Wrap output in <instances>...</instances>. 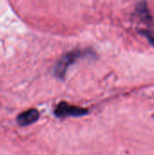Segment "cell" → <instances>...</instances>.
Masks as SVG:
<instances>
[{
    "label": "cell",
    "instance_id": "1",
    "mask_svg": "<svg viewBox=\"0 0 154 155\" xmlns=\"http://www.w3.org/2000/svg\"><path fill=\"white\" fill-rule=\"evenodd\" d=\"M90 55L93 56L94 53L89 49H74L65 53L62 57H60L54 68V75L59 79L64 80L65 78L68 68L73 64L82 58H85Z\"/></svg>",
    "mask_w": 154,
    "mask_h": 155
},
{
    "label": "cell",
    "instance_id": "3",
    "mask_svg": "<svg viewBox=\"0 0 154 155\" xmlns=\"http://www.w3.org/2000/svg\"><path fill=\"white\" fill-rule=\"evenodd\" d=\"M39 112L36 109L32 108L18 114L16 122L20 126H27L35 123L39 119Z\"/></svg>",
    "mask_w": 154,
    "mask_h": 155
},
{
    "label": "cell",
    "instance_id": "4",
    "mask_svg": "<svg viewBox=\"0 0 154 155\" xmlns=\"http://www.w3.org/2000/svg\"><path fill=\"white\" fill-rule=\"evenodd\" d=\"M143 35H144L150 41V43L154 45V32H151V31H147V32H143Z\"/></svg>",
    "mask_w": 154,
    "mask_h": 155
},
{
    "label": "cell",
    "instance_id": "2",
    "mask_svg": "<svg viewBox=\"0 0 154 155\" xmlns=\"http://www.w3.org/2000/svg\"><path fill=\"white\" fill-rule=\"evenodd\" d=\"M54 115L58 118L64 117H79L89 114L87 108H83L75 105H72L66 102H61L57 104L54 112Z\"/></svg>",
    "mask_w": 154,
    "mask_h": 155
}]
</instances>
